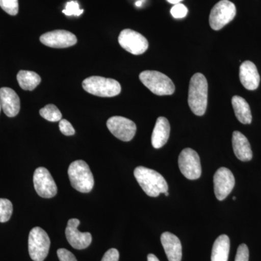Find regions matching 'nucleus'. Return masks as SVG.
Listing matches in <instances>:
<instances>
[{
  "label": "nucleus",
  "instance_id": "f257e3e1",
  "mask_svg": "<svg viewBox=\"0 0 261 261\" xmlns=\"http://www.w3.org/2000/svg\"><path fill=\"white\" fill-rule=\"evenodd\" d=\"M207 92L208 85L205 75L200 73H195L190 82L188 104L196 116L205 114L207 106Z\"/></svg>",
  "mask_w": 261,
  "mask_h": 261
},
{
  "label": "nucleus",
  "instance_id": "f03ea898",
  "mask_svg": "<svg viewBox=\"0 0 261 261\" xmlns=\"http://www.w3.org/2000/svg\"><path fill=\"white\" fill-rule=\"evenodd\" d=\"M134 174L143 191L149 197H159L160 194L168 192L167 182L157 171L139 166L135 168Z\"/></svg>",
  "mask_w": 261,
  "mask_h": 261
},
{
  "label": "nucleus",
  "instance_id": "7ed1b4c3",
  "mask_svg": "<svg viewBox=\"0 0 261 261\" xmlns=\"http://www.w3.org/2000/svg\"><path fill=\"white\" fill-rule=\"evenodd\" d=\"M68 177L72 187L82 193H89L93 189V174L89 165L84 161H75L70 165Z\"/></svg>",
  "mask_w": 261,
  "mask_h": 261
},
{
  "label": "nucleus",
  "instance_id": "20e7f679",
  "mask_svg": "<svg viewBox=\"0 0 261 261\" xmlns=\"http://www.w3.org/2000/svg\"><path fill=\"white\" fill-rule=\"evenodd\" d=\"M82 87L86 92L100 97H113L121 92V84L113 79L93 76L86 79L82 82Z\"/></svg>",
  "mask_w": 261,
  "mask_h": 261
},
{
  "label": "nucleus",
  "instance_id": "39448f33",
  "mask_svg": "<svg viewBox=\"0 0 261 261\" xmlns=\"http://www.w3.org/2000/svg\"><path fill=\"white\" fill-rule=\"evenodd\" d=\"M142 83L156 95H171L174 93L175 86L167 75L156 70H145L140 74Z\"/></svg>",
  "mask_w": 261,
  "mask_h": 261
},
{
  "label": "nucleus",
  "instance_id": "423d86ee",
  "mask_svg": "<svg viewBox=\"0 0 261 261\" xmlns=\"http://www.w3.org/2000/svg\"><path fill=\"white\" fill-rule=\"evenodd\" d=\"M50 240L47 232L40 227L31 230L29 236V252L34 261H44L49 253Z\"/></svg>",
  "mask_w": 261,
  "mask_h": 261
},
{
  "label": "nucleus",
  "instance_id": "0eeeda50",
  "mask_svg": "<svg viewBox=\"0 0 261 261\" xmlns=\"http://www.w3.org/2000/svg\"><path fill=\"white\" fill-rule=\"evenodd\" d=\"M236 13V7L233 3L228 0H221L211 10L209 17L211 28L215 31L221 30L234 18Z\"/></svg>",
  "mask_w": 261,
  "mask_h": 261
},
{
  "label": "nucleus",
  "instance_id": "6e6552de",
  "mask_svg": "<svg viewBox=\"0 0 261 261\" xmlns=\"http://www.w3.org/2000/svg\"><path fill=\"white\" fill-rule=\"evenodd\" d=\"M178 167L182 174L188 179L195 180L201 176L200 157L194 149L186 148L181 151L178 157Z\"/></svg>",
  "mask_w": 261,
  "mask_h": 261
},
{
  "label": "nucleus",
  "instance_id": "1a4fd4ad",
  "mask_svg": "<svg viewBox=\"0 0 261 261\" xmlns=\"http://www.w3.org/2000/svg\"><path fill=\"white\" fill-rule=\"evenodd\" d=\"M118 42L125 50L135 56L143 54L149 47L148 41L144 36L128 29H124L120 33Z\"/></svg>",
  "mask_w": 261,
  "mask_h": 261
},
{
  "label": "nucleus",
  "instance_id": "9d476101",
  "mask_svg": "<svg viewBox=\"0 0 261 261\" xmlns=\"http://www.w3.org/2000/svg\"><path fill=\"white\" fill-rule=\"evenodd\" d=\"M33 181L36 192L43 198H51L58 193L56 183L47 168H37L34 171Z\"/></svg>",
  "mask_w": 261,
  "mask_h": 261
},
{
  "label": "nucleus",
  "instance_id": "9b49d317",
  "mask_svg": "<svg viewBox=\"0 0 261 261\" xmlns=\"http://www.w3.org/2000/svg\"><path fill=\"white\" fill-rule=\"evenodd\" d=\"M110 132L118 140L129 142L135 137L137 126L135 122L122 116H113L107 121Z\"/></svg>",
  "mask_w": 261,
  "mask_h": 261
},
{
  "label": "nucleus",
  "instance_id": "f8f14e48",
  "mask_svg": "<svg viewBox=\"0 0 261 261\" xmlns=\"http://www.w3.org/2000/svg\"><path fill=\"white\" fill-rule=\"evenodd\" d=\"M214 183L216 198L219 200H224L234 187V176L228 168H220L214 174Z\"/></svg>",
  "mask_w": 261,
  "mask_h": 261
},
{
  "label": "nucleus",
  "instance_id": "ddd939ff",
  "mask_svg": "<svg viewBox=\"0 0 261 261\" xmlns=\"http://www.w3.org/2000/svg\"><path fill=\"white\" fill-rule=\"evenodd\" d=\"M40 42L51 48H67L75 45L77 38L75 34L65 30H56L42 34Z\"/></svg>",
  "mask_w": 261,
  "mask_h": 261
},
{
  "label": "nucleus",
  "instance_id": "4468645a",
  "mask_svg": "<svg viewBox=\"0 0 261 261\" xmlns=\"http://www.w3.org/2000/svg\"><path fill=\"white\" fill-rule=\"evenodd\" d=\"M80 221L76 219H71L68 221L65 228V236L67 240L73 248L76 250H84L92 243V235L89 232H81L78 230Z\"/></svg>",
  "mask_w": 261,
  "mask_h": 261
},
{
  "label": "nucleus",
  "instance_id": "2eb2a0df",
  "mask_svg": "<svg viewBox=\"0 0 261 261\" xmlns=\"http://www.w3.org/2000/svg\"><path fill=\"white\" fill-rule=\"evenodd\" d=\"M0 105L3 112L10 118L16 116L20 112V98L16 92L9 87L0 89Z\"/></svg>",
  "mask_w": 261,
  "mask_h": 261
},
{
  "label": "nucleus",
  "instance_id": "dca6fc26",
  "mask_svg": "<svg viewBox=\"0 0 261 261\" xmlns=\"http://www.w3.org/2000/svg\"><path fill=\"white\" fill-rule=\"evenodd\" d=\"M240 80L243 87L248 90H255L260 84V75L255 65L247 61L240 67Z\"/></svg>",
  "mask_w": 261,
  "mask_h": 261
},
{
  "label": "nucleus",
  "instance_id": "f3484780",
  "mask_svg": "<svg viewBox=\"0 0 261 261\" xmlns=\"http://www.w3.org/2000/svg\"><path fill=\"white\" fill-rule=\"evenodd\" d=\"M161 243L168 261H181L182 247L179 239L170 232H164L161 235Z\"/></svg>",
  "mask_w": 261,
  "mask_h": 261
},
{
  "label": "nucleus",
  "instance_id": "a211bd4d",
  "mask_svg": "<svg viewBox=\"0 0 261 261\" xmlns=\"http://www.w3.org/2000/svg\"><path fill=\"white\" fill-rule=\"evenodd\" d=\"M232 146L235 155L243 162L251 161L252 152L250 142L241 132L235 130L232 135Z\"/></svg>",
  "mask_w": 261,
  "mask_h": 261
},
{
  "label": "nucleus",
  "instance_id": "6ab92c4d",
  "mask_svg": "<svg viewBox=\"0 0 261 261\" xmlns=\"http://www.w3.org/2000/svg\"><path fill=\"white\" fill-rule=\"evenodd\" d=\"M170 123L167 118L159 117L152 132V145L154 148L160 149L167 143L170 136Z\"/></svg>",
  "mask_w": 261,
  "mask_h": 261
},
{
  "label": "nucleus",
  "instance_id": "aec40b11",
  "mask_svg": "<svg viewBox=\"0 0 261 261\" xmlns=\"http://www.w3.org/2000/svg\"><path fill=\"white\" fill-rule=\"evenodd\" d=\"M231 103L235 116L238 121L243 124H250L252 122V114L250 106L244 98L240 96H233Z\"/></svg>",
  "mask_w": 261,
  "mask_h": 261
},
{
  "label": "nucleus",
  "instance_id": "412c9836",
  "mask_svg": "<svg viewBox=\"0 0 261 261\" xmlns=\"http://www.w3.org/2000/svg\"><path fill=\"white\" fill-rule=\"evenodd\" d=\"M229 250V238L227 235H221L216 239L213 246L211 261H228Z\"/></svg>",
  "mask_w": 261,
  "mask_h": 261
},
{
  "label": "nucleus",
  "instance_id": "4be33fe9",
  "mask_svg": "<svg viewBox=\"0 0 261 261\" xmlns=\"http://www.w3.org/2000/svg\"><path fill=\"white\" fill-rule=\"evenodd\" d=\"M19 86L23 90L33 91L41 83V77L34 71L20 70L17 75Z\"/></svg>",
  "mask_w": 261,
  "mask_h": 261
},
{
  "label": "nucleus",
  "instance_id": "5701e85b",
  "mask_svg": "<svg viewBox=\"0 0 261 261\" xmlns=\"http://www.w3.org/2000/svg\"><path fill=\"white\" fill-rule=\"evenodd\" d=\"M39 114L44 119L51 122H58L62 120V113L55 105L49 104L39 111Z\"/></svg>",
  "mask_w": 261,
  "mask_h": 261
},
{
  "label": "nucleus",
  "instance_id": "b1692460",
  "mask_svg": "<svg viewBox=\"0 0 261 261\" xmlns=\"http://www.w3.org/2000/svg\"><path fill=\"white\" fill-rule=\"evenodd\" d=\"M13 204L8 199L0 198V222L9 221L13 214Z\"/></svg>",
  "mask_w": 261,
  "mask_h": 261
},
{
  "label": "nucleus",
  "instance_id": "393cba45",
  "mask_svg": "<svg viewBox=\"0 0 261 261\" xmlns=\"http://www.w3.org/2000/svg\"><path fill=\"white\" fill-rule=\"evenodd\" d=\"M0 7L10 15H16L18 13V0H0Z\"/></svg>",
  "mask_w": 261,
  "mask_h": 261
},
{
  "label": "nucleus",
  "instance_id": "a878e982",
  "mask_svg": "<svg viewBox=\"0 0 261 261\" xmlns=\"http://www.w3.org/2000/svg\"><path fill=\"white\" fill-rule=\"evenodd\" d=\"M63 13L67 16H80L84 13V10H80V5L77 1H70L67 3Z\"/></svg>",
  "mask_w": 261,
  "mask_h": 261
},
{
  "label": "nucleus",
  "instance_id": "bb28decb",
  "mask_svg": "<svg viewBox=\"0 0 261 261\" xmlns=\"http://www.w3.org/2000/svg\"><path fill=\"white\" fill-rule=\"evenodd\" d=\"M171 13L173 18H183L187 16L188 13V9L185 5L179 4L175 5L171 8Z\"/></svg>",
  "mask_w": 261,
  "mask_h": 261
},
{
  "label": "nucleus",
  "instance_id": "cd10ccee",
  "mask_svg": "<svg viewBox=\"0 0 261 261\" xmlns=\"http://www.w3.org/2000/svg\"><path fill=\"white\" fill-rule=\"evenodd\" d=\"M60 130L65 136H73L75 135V129L69 121L62 119L59 123Z\"/></svg>",
  "mask_w": 261,
  "mask_h": 261
},
{
  "label": "nucleus",
  "instance_id": "c85d7f7f",
  "mask_svg": "<svg viewBox=\"0 0 261 261\" xmlns=\"http://www.w3.org/2000/svg\"><path fill=\"white\" fill-rule=\"evenodd\" d=\"M249 260V250L248 247L245 244H242L239 246L238 252H237L235 261H248Z\"/></svg>",
  "mask_w": 261,
  "mask_h": 261
},
{
  "label": "nucleus",
  "instance_id": "c756f323",
  "mask_svg": "<svg viewBox=\"0 0 261 261\" xmlns=\"http://www.w3.org/2000/svg\"><path fill=\"white\" fill-rule=\"evenodd\" d=\"M60 261H77L75 255L71 252L64 248H61L57 251Z\"/></svg>",
  "mask_w": 261,
  "mask_h": 261
},
{
  "label": "nucleus",
  "instance_id": "7c9ffc66",
  "mask_svg": "<svg viewBox=\"0 0 261 261\" xmlns=\"http://www.w3.org/2000/svg\"><path fill=\"white\" fill-rule=\"evenodd\" d=\"M119 260V252L116 249L112 248L108 250L103 255L101 261H118Z\"/></svg>",
  "mask_w": 261,
  "mask_h": 261
},
{
  "label": "nucleus",
  "instance_id": "2f4dec72",
  "mask_svg": "<svg viewBox=\"0 0 261 261\" xmlns=\"http://www.w3.org/2000/svg\"><path fill=\"white\" fill-rule=\"evenodd\" d=\"M147 261H160L159 259L155 255H153V254H149L147 255Z\"/></svg>",
  "mask_w": 261,
  "mask_h": 261
},
{
  "label": "nucleus",
  "instance_id": "473e14b6",
  "mask_svg": "<svg viewBox=\"0 0 261 261\" xmlns=\"http://www.w3.org/2000/svg\"><path fill=\"white\" fill-rule=\"evenodd\" d=\"M166 1H167L168 3H171V4L175 5L179 4V3H181V1H183V0H166Z\"/></svg>",
  "mask_w": 261,
  "mask_h": 261
},
{
  "label": "nucleus",
  "instance_id": "72a5a7b5",
  "mask_svg": "<svg viewBox=\"0 0 261 261\" xmlns=\"http://www.w3.org/2000/svg\"><path fill=\"white\" fill-rule=\"evenodd\" d=\"M142 1L137 2V3H136V4H135L136 6H137V7L142 6Z\"/></svg>",
  "mask_w": 261,
  "mask_h": 261
},
{
  "label": "nucleus",
  "instance_id": "f704fd0d",
  "mask_svg": "<svg viewBox=\"0 0 261 261\" xmlns=\"http://www.w3.org/2000/svg\"><path fill=\"white\" fill-rule=\"evenodd\" d=\"M164 194H165V195H166V196H168V195H169V193H168V192H165V193H164Z\"/></svg>",
  "mask_w": 261,
  "mask_h": 261
},
{
  "label": "nucleus",
  "instance_id": "c9c22d12",
  "mask_svg": "<svg viewBox=\"0 0 261 261\" xmlns=\"http://www.w3.org/2000/svg\"><path fill=\"white\" fill-rule=\"evenodd\" d=\"M233 200H236V197H233Z\"/></svg>",
  "mask_w": 261,
  "mask_h": 261
},
{
  "label": "nucleus",
  "instance_id": "e433bc0d",
  "mask_svg": "<svg viewBox=\"0 0 261 261\" xmlns=\"http://www.w3.org/2000/svg\"><path fill=\"white\" fill-rule=\"evenodd\" d=\"M1 110H2V108H1V105H0V112H1Z\"/></svg>",
  "mask_w": 261,
  "mask_h": 261
}]
</instances>
